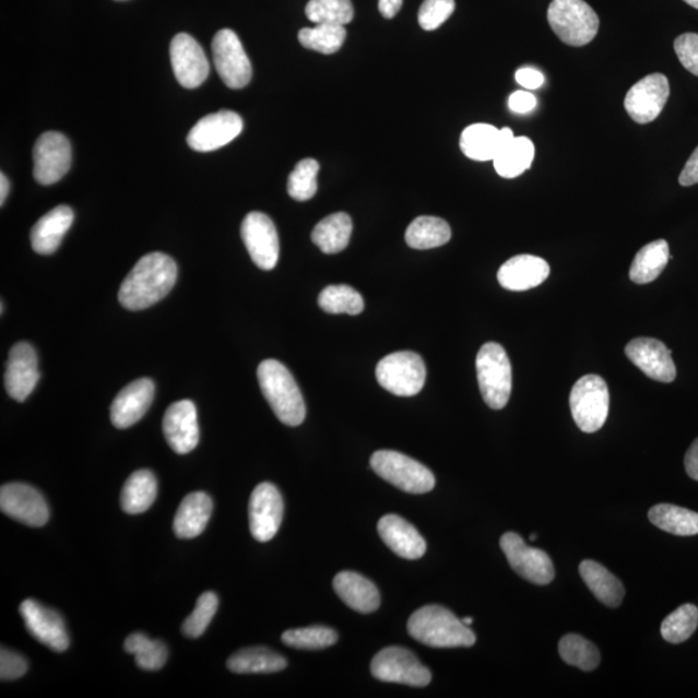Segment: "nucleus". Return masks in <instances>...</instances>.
Returning a JSON list of instances; mask_svg holds the SVG:
<instances>
[{"label":"nucleus","instance_id":"1","mask_svg":"<svg viewBox=\"0 0 698 698\" xmlns=\"http://www.w3.org/2000/svg\"><path fill=\"white\" fill-rule=\"evenodd\" d=\"M178 280V265L164 252L141 258L119 288V303L130 310H143L164 299Z\"/></svg>","mask_w":698,"mask_h":698},{"label":"nucleus","instance_id":"2","mask_svg":"<svg viewBox=\"0 0 698 698\" xmlns=\"http://www.w3.org/2000/svg\"><path fill=\"white\" fill-rule=\"evenodd\" d=\"M407 631L419 643L433 648L472 647L474 631L441 605H426L409 618Z\"/></svg>","mask_w":698,"mask_h":698},{"label":"nucleus","instance_id":"3","mask_svg":"<svg viewBox=\"0 0 698 698\" xmlns=\"http://www.w3.org/2000/svg\"><path fill=\"white\" fill-rule=\"evenodd\" d=\"M258 379L276 417L286 426H300L306 418L305 399L286 366L277 359H265L259 365Z\"/></svg>","mask_w":698,"mask_h":698},{"label":"nucleus","instance_id":"4","mask_svg":"<svg viewBox=\"0 0 698 698\" xmlns=\"http://www.w3.org/2000/svg\"><path fill=\"white\" fill-rule=\"evenodd\" d=\"M547 20L563 44L572 47L589 45L601 26L596 12L584 0H553Z\"/></svg>","mask_w":698,"mask_h":698},{"label":"nucleus","instance_id":"5","mask_svg":"<svg viewBox=\"0 0 698 698\" xmlns=\"http://www.w3.org/2000/svg\"><path fill=\"white\" fill-rule=\"evenodd\" d=\"M478 387L485 404L500 411L509 403L512 390V368L502 345H483L476 357Z\"/></svg>","mask_w":698,"mask_h":698},{"label":"nucleus","instance_id":"6","mask_svg":"<svg viewBox=\"0 0 698 698\" xmlns=\"http://www.w3.org/2000/svg\"><path fill=\"white\" fill-rule=\"evenodd\" d=\"M370 464L383 481L411 495H425L435 488L433 472L399 451L378 450L372 454Z\"/></svg>","mask_w":698,"mask_h":698},{"label":"nucleus","instance_id":"7","mask_svg":"<svg viewBox=\"0 0 698 698\" xmlns=\"http://www.w3.org/2000/svg\"><path fill=\"white\" fill-rule=\"evenodd\" d=\"M570 411L578 428L594 434L604 426L610 413V390L599 376L578 379L570 392Z\"/></svg>","mask_w":698,"mask_h":698},{"label":"nucleus","instance_id":"8","mask_svg":"<svg viewBox=\"0 0 698 698\" xmlns=\"http://www.w3.org/2000/svg\"><path fill=\"white\" fill-rule=\"evenodd\" d=\"M426 374V365L415 352H394L377 365L379 385L401 398L418 394L425 386Z\"/></svg>","mask_w":698,"mask_h":698},{"label":"nucleus","instance_id":"9","mask_svg":"<svg viewBox=\"0 0 698 698\" xmlns=\"http://www.w3.org/2000/svg\"><path fill=\"white\" fill-rule=\"evenodd\" d=\"M371 674L380 682L405 684L411 687H426L433 674L422 664L417 655L403 647H387L371 661Z\"/></svg>","mask_w":698,"mask_h":698},{"label":"nucleus","instance_id":"10","mask_svg":"<svg viewBox=\"0 0 698 698\" xmlns=\"http://www.w3.org/2000/svg\"><path fill=\"white\" fill-rule=\"evenodd\" d=\"M213 55L215 68L225 86L233 90L248 86L252 67L235 32L223 29L216 33L213 39Z\"/></svg>","mask_w":698,"mask_h":698},{"label":"nucleus","instance_id":"11","mask_svg":"<svg viewBox=\"0 0 698 698\" xmlns=\"http://www.w3.org/2000/svg\"><path fill=\"white\" fill-rule=\"evenodd\" d=\"M500 548L511 568L524 580L534 584H548L555 577L549 556L540 548L529 547L519 534L509 532L500 539Z\"/></svg>","mask_w":698,"mask_h":698},{"label":"nucleus","instance_id":"12","mask_svg":"<svg viewBox=\"0 0 698 698\" xmlns=\"http://www.w3.org/2000/svg\"><path fill=\"white\" fill-rule=\"evenodd\" d=\"M34 179L52 186L67 175L72 165V146L60 132L44 133L34 145Z\"/></svg>","mask_w":698,"mask_h":698},{"label":"nucleus","instance_id":"13","mask_svg":"<svg viewBox=\"0 0 698 698\" xmlns=\"http://www.w3.org/2000/svg\"><path fill=\"white\" fill-rule=\"evenodd\" d=\"M241 236L251 260L260 270L271 271L277 265L280 241L272 218L259 211L246 215Z\"/></svg>","mask_w":698,"mask_h":698},{"label":"nucleus","instance_id":"14","mask_svg":"<svg viewBox=\"0 0 698 698\" xmlns=\"http://www.w3.org/2000/svg\"><path fill=\"white\" fill-rule=\"evenodd\" d=\"M669 96L670 84L664 74L647 75L627 93L625 109L637 123H651L664 110Z\"/></svg>","mask_w":698,"mask_h":698},{"label":"nucleus","instance_id":"15","mask_svg":"<svg viewBox=\"0 0 698 698\" xmlns=\"http://www.w3.org/2000/svg\"><path fill=\"white\" fill-rule=\"evenodd\" d=\"M244 130L242 118L221 110L200 119L188 133V145L196 152H213L235 140Z\"/></svg>","mask_w":698,"mask_h":698},{"label":"nucleus","instance_id":"16","mask_svg":"<svg viewBox=\"0 0 698 698\" xmlns=\"http://www.w3.org/2000/svg\"><path fill=\"white\" fill-rule=\"evenodd\" d=\"M0 510L7 517L33 528L44 527L49 518L45 497L33 486L23 483L2 486L0 489Z\"/></svg>","mask_w":698,"mask_h":698},{"label":"nucleus","instance_id":"17","mask_svg":"<svg viewBox=\"0 0 698 698\" xmlns=\"http://www.w3.org/2000/svg\"><path fill=\"white\" fill-rule=\"evenodd\" d=\"M284 518V499L271 483H262L253 489L249 504L252 537L259 542L271 541L277 534Z\"/></svg>","mask_w":698,"mask_h":698},{"label":"nucleus","instance_id":"18","mask_svg":"<svg viewBox=\"0 0 698 698\" xmlns=\"http://www.w3.org/2000/svg\"><path fill=\"white\" fill-rule=\"evenodd\" d=\"M171 63L176 80L186 88H197L208 80L210 63L192 35H175L170 46Z\"/></svg>","mask_w":698,"mask_h":698},{"label":"nucleus","instance_id":"19","mask_svg":"<svg viewBox=\"0 0 698 698\" xmlns=\"http://www.w3.org/2000/svg\"><path fill=\"white\" fill-rule=\"evenodd\" d=\"M21 616L24 618L26 630L32 636L52 650L63 652L69 648V636L66 623L58 612L27 599L20 605Z\"/></svg>","mask_w":698,"mask_h":698},{"label":"nucleus","instance_id":"20","mask_svg":"<svg viewBox=\"0 0 698 698\" xmlns=\"http://www.w3.org/2000/svg\"><path fill=\"white\" fill-rule=\"evenodd\" d=\"M39 380L38 358L33 345L20 342L13 345L4 374L7 393L23 403L34 391Z\"/></svg>","mask_w":698,"mask_h":698},{"label":"nucleus","instance_id":"21","mask_svg":"<svg viewBox=\"0 0 698 698\" xmlns=\"http://www.w3.org/2000/svg\"><path fill=\"white\" fill-rule=\"evenodd\" d=\"M625 352L627 358L648 378L662 383L674 382L676 368L672 352L664 343L653 338H637L626 345Z\"/></svg>","mask_w":698,"mask_h":698},{"label":"nucleus","instance_id":"22","mask_svg":"<svg viewBox=\"0 0 698 698\" xmlns=\"http://www.w3.org/2000/svg\"><path fill=\"white\" fill-rule=\"evenodd\" d=\"M164 434L175 453L188 454L199 446V417L192 401H176L167 409L164 417Z\"/></svg>","mask_w":698,"mask_h":698},{"label":"nucleus","instance_id":"23","mask_svg":"<svg viewBox=\"0 0 698 698\" xmlns=\"http://www.w3.org/2000/svg\"><path fill=\"white\" fill-rule=\"evenodd\" d=\"M155 387L150 378L133 380L119 391L110 407V419L117 428H129L138 423L151 407Z\"/></svg>","mask_w":698,"mask_h":698},{"label":"nucleus","instance_id":"24","mask_svg":"<svg viewBox=\"0 0 698 698\" xmlns=\"http://www.w3.org/2000/svg\"><path fill=\"white\" fill-rule=\"evenodd\" d=\"M549 274V265L540 257L517 256L507 260L499 268V285L510 292H525L545 282Z\"/></svg>","mask_w":698,"mask_h":698},{"label":"nucleus","instance_id":"25","mask_svg":"<svg viewBox=\"0 0 698 698\" xmlns=\"http://www.w3.org/2000/svg\"><path fill=\"white\" fill-rule=\"evenodd\" d=\"M513 138L509 127L499 130L492 125L476 123L463 130L460 146L465 157L488 162L495 159L499 151Z\"/></svg>","mask_w":698,"mask_h":698},{"label":"nucleus","instance_id":"26","mask_svg":"<svg viewBox=\"0 0 698 698\" xmlns=\"http://www.w3.org/2000/svg\"><path fill=\"white\" fill-rule=\"evenodd\" d=\"M378 533L386 545L400 558L415 560L426 554V541L417 529L398 514H386L380 519Z\"/></svg>","mask_w":698,"mask_h":698},{"label":"nucleus","instance_id":"27","mask_svg":"<svg viewBox=\"0 0 698 698\" xmlns=\"http://www.w3.org/2000/svg\"><path fill=\"white\" fill-rule=\"evenodd\" d=\"M73 222V210L66 204L49 211L35 223L32 229L33 250L40 256H51L60 248L62 238L66 237Z\"/></svg>","mask_w":698,"mask_h":698},{"label":"nucleus","instance_id":"28","mask_svg":"<svg viewBox=\"0 0 698 698\" xmlns=\"http://www.w3.org/2000/svg\"><path fill=\"white\" fill-rule=\"evenodd\" d=\"M211 513H213V500L203 492L190 493L179 506L175 514L174 532L176 537L190 540L199 537L206 529Z\"/></svg>","mask_w":698,"mask_h":698},{"label":"nucleus","instance_id":"29","mask_svg":"<svg viewBox=\"0 0 698 698\" xmlns=\"http://www.w3.org/2000/svg\"><path fill=\"white\" fill-rule=\"evenodd\" d=\"M336 595L359 613H372L379 608V590L368 578L356 572H341L336 575L333 582Z\"/></svg>","mask_w":698,"mask_h":698},{"label":"nucleus","instance_id":"30","mask_svg":"<svg viewBox=\"0 0 698 698\" xmlns=\"http://www.w3.org/2000/svg\"><path fill=\"white\" fill-rule=\"evenodd\" d=\"M580 573L584 583L599 602L617 608L625 596L624 584L615 575L594 560H584L580 566Z\"/></svg>","mask_w":698,"mask_h":698},{"label":"nucleus","instance_id":"31","mask_svg":"<svg viewBox=\"0 0 698 698\" xmlns=\"http://www.w3.org/2000/svg\"><path fill=\"white\" fill-rule=\"evenodd\" d=\"M287 666L284 655L264 647L245 648L230 655L227 667L236 674H271Z\"/></svg>","mask_w":698,"mask_h":698},{"label":"nucleus","instance_id":"32","mask_svg":"<svg viewBox=\"0 0 698 698\" xmlns=\"http://www.w3.org/2000/svg\"><path fill=\"white\" fill-rule=\"evenodd\" d=\"M158 484L153 472L140 470L127 478L121 495V506L125 512L131 514L143 513L151 509L157 498Z\"/></svg>","mask_w":698,"mask_h":698},{"label":"nucleus","instance_id":"33","mask_svg":"<svg viewBox=\"0 0 698 698\" xmlns=\"http://www.w3.org/2000/svg\"><path fill=\"white\" fill-rule=\"evenodd\" d=\"M352 229L354 225L348 214L329 215L316 225L312 241L323 253H338L347 248Z\"/></svg>","mask_w":698,"mask_h":698},{"label":"nucleus","instance_id":"34","mask_svg":"<svg viewBox=\"0 0 698 698\" xmlns=\"http://www.w3.org/2000/svg\"><path fill=\"white\" fill-rule=\"evenodd\" d=\"M534 144L531 139L513 138L499 151L493 159L496 171L506 179L518 178L532 166L534 159Z\"/></svg>","mask_w":698,"mask_h":698},{"label":"nucleus","instance_id":"35","mask_svg":"<svg viewBox=\"0 0 698 698\" xmlns=\"http://www.w3.org/2000/svg\"><path fill=\"white\" fill-rule=\"evenodd\" d=\"M670 260L669 244L665 239H658L644 246L630 267V279L638 285L653 282L664 272Z\"/></svg>","mask_w":698,"mask_h":698},{"label":"nucleus","instance_id":"36","mask_svg":"<svg viewBox=\"0 0 698 698\" xmlns=\"http://www.w3.org/2000/svg\"><path fill=\"white\" fill-rule=\"evenodd\" d=\"M451 229L443 218L419 216L406 229V244L415 250L440 248L450 241Z\"/></svg>","mask_w":698,"mask_h":698},{"label":"nucleus","instance_id":"37","mask_svg":"<svg viewBox=\"0 0 698 698\" xmlns=\"http://www.w3.org/2000/svg\"><path fill=\"white\" fill-rule=\"evenodd\" d=\"M651 523L667 533L688 537L698 534V513L674 505H655L648 512Z\"/></svg>","mask_w":698,"mask_h":698},{"label":"nucleus","instance_id":"38","mask_svg":"<svg viewBox=\"0 0 698 698\" xmlns=\"http://www.w3.org/2000/svg\"><path fill=\"white\" fill-rule=\"evenodd\" d=\"M125 651L135 655L137 664L147 672H155L165 666L168 651L159 640H151L144 634H131L125 641Z\"/></svg>","mask_w":698,"mask_h":698},{"label":"nucleus","instance_id":"39","mask_svg":"<svg viewBox=\"0 0 698 698\" xmlns=\"http://www.w3.org/2000/svg\"><path fill=\"white\" fill-rule=\"evenodd\" d=\"M347 32L342 25L320 24L299 32L300 45L323 55H333L342 48Z\"/></svg>","mask_w":698,"mask_h":698},{"label":"nucleus","instance_id":"40","mask_svg":"<svg viewBox=\"0 0 698 698\" xmlns=\"http://www.w3.org/2000/svg\"><path fill=\"white\" fill-rule=\"evenodd\" d=\"M559 653L564 662L583 672H591L601 664V653L588 639L568 634L559 643Z\"/></svg>","mask_w":698,"mask_h":698},{"label":"nucleus","instance_id":"41","mask_svg":"<svg viewBox=\"0 0 698 698\" xmlns=\"http://www.w3.org/2000/svg\"><path fill=\"white\" fill-rule=\"evenodd\" d=\"M319 306L331 315L347 313L356 316L364 310V299L354 287L348 285H331L321 292Z\"/></svg>","mask_w":698,"mask_h":698},{"label":"nucleus","instance_id":"42","mask_svg":"<svg viewBox=\"0 0 698 698\" xmlns=\"http://www.w3.org/2000/svg\"><path fill=\"white\" fill-rule=\"evenodd\" d=\"M306 15L316 25H348L355 11L351 0H310Z\"/></svg>","mask_w":698,"mask_h":698},{"label":"nucleus","instance_id":"43","mask_svg":"<svg viewBox=\"0 0 698 698\" xmlns=\"http://www.w3.org/2000/svg\"><path fill=\"white\" fill-rule=\"evenodd\" d=\"M698 626V608L684 604L669 615L661 625L662 638L669 643L679 644L694 636Z\"/></svg>","mask_w":698,"mask_h":698},{"label":"nucleus","instance_id":"44","mask_svg":"<svg viewBox=\"0 0 698 698\" xmlns=\"http://www.w3.org/2000/svg\"><path fill=\"white\" fill-rule=\"evenodd\" d=\"M282 641L296 650H323L336 643L338 634L327 626H309L285 631Z\"/></svg>","mask_w":698,"mask_h":698},{"label":"nucleus","instance_id":"45","mask_svg":"<svg viewBox=\"0 0 698 698\" xmlns=\"http://www.w3.org/2000/svg\"><path fill=\"white\" fill-rule=\"evenodd\" d=\"M320 165L313 158H306L295 166L294 171L288 176L287 192L292 199L305 202L313 199L317 192V175H319Z\"/></svg>","mask_w":698,"mask_h":698},{"label":"nucleus","instance_id":"46","mask_svg":"<svg viewBox=\"0 0 698 698\" xmlns=\"http://www.w3.org/2000/svg\"><path fill=\"white\" fill-rule=\"evenodd\" d=\"M218 606V599L213 591L204 592L197 601L196 608L186 623L182 624V632L188 638H199L206 631L213 620Z\"/></svg>","mask_w":698,"mask_h":698},{"label":"nucleus","instance_id":"47","mask_svg":"<svg viewBox=\"0 0 698 698\" xmlns=\"http://www.w3.org/2000/svg\"><path fill=\"white\" fill-rule=\"evenodd\" d=\"M454 10V0H425L419 9L418 23L427 32L439 29Z\"/></svg>","mask_w":698,"mask_h":698},{"label":"nucleus","instance_id":"48","mask_svg":"<svg viewBox=\"0 0 698 698\" xmlns=\"http://www.w3.org/2000/svg\"><path fill=\"white\" fill-rule=\"evenodd\" d=\"M676 56L689 73L698 76V34L686 33L674 42Z\"/></svg>","mask_w":698,"mask_h":698},{"label":"nucleus","instance_id":"49","mask_svg":"<svg viewBox=\"0 0 698 698\" xmlns=\"http://www.w3.org/2000/svg\"><path fill=\"white\" fill-rule=\"evenodd\" d=\"M27 662L23 655L5 650L0 652V678L2 681H15L26 673Z\"/></svg>","mask_w":698,"mask_h":698},{"label":"nucleus","instance_id":"50","mask_svg":"<svg viewBox=\"0 0 698 698\" xmlns=\"http://www.w3.org/2000/svg\"><path fill=\"white\" fill-rule=\"evenodd\" d=\"M509 107L513 113L527 115V113L537 107V98L531 93H527V91H517L509 98Z\"/></svg>","mask_w":698,"mask_h":698},{"label":"nucleus","instance_id":"51","mask_svg":"<svg viewBox=\"0 0 698 698\" xmlns=\"http://www.w3.org/2000/svg\"><path fill=\"white\" fill-rule=\"evenodd\" d=\"M514 78H517V82L521 87L529 90L540 88L543 82H545V76H543L540 70L533 68L519 69Z\"/></svg>","mask_w":698,"mask_h":698},{"label":"nucleus","instance_id":"52","mask_svg":"<svg viewBox=\"0 0 698 698\" xmlns=\"http://www.w3.org/2000/svg\"><path fill=\"white\" fill-rule=\"evenodd\" d=\"M679 185L682 187L698 185V146L693 155H690L686 166L683 168L679 176Z\"/></svg>","mask_w":698,"mask_h":698},{"label":"nucleus","instance_id":"53","mask_svg":"<svg viewBox=\"0 0 698 698\" xmlns=\"http://www.w3.org/2000/svg\"><path fill=\"white\" fill-rule=\"evenodd\" d=\"M684 465H686L688 476L698 482V439L688 449L686 458H684Z\"/></svg>","mask_w":698,"mask_h":698},{"label":"nucleus","instance_id":"54","mask_svg":"<svg viewBox=\"0 0 698 698\" xmlns=\"http://www.w3.org/2000/svg\"><path fill=\"white\" fill-rule=\"evenodd\" d=\"M403 7V0H379L378 9L386 19H393Z\"/></svg>","mask_w":698,"mask_h":698},{"label":"nucleus","instance_id":"55","mask_svg":"<svg viewBox=\"0 0 698 698\" xmlns=\"http://www.w3.org/2000/svg\"><path fill=\"white\" fill-rule=\"evenodd\" d=\"M10 192V181L4 174L0 175V204H4L7 196Z\"/></svg>","mask_w":698,"mask_h":698},{"label":"nucleus","instance_id":"56","mask_svg":"<svg viewBox=\"0 0 698 698\" xmlns=\"http://www.w3.org/2000/svg\"><path fill=\"white\" fill-rule=\"evenodd\" d=\"M684 2H686L690 7H694V9L698 10V0H684Z\"/></svg>","mask_w":698,"mask_h":698},{"label":"nucleus","instance_id":"57","mask_svg":"<svg viewBox=\"0 0 698 698\" xmlns=\"http://www.w3.org/2000/svg\"><path fill=\"white\" fill-rule=\"evenodd\" d=\"M464 625L471 626L472 623H474V619H472L471 617H465L462 619Z\"/></svg>","mask_w":698,"mask_h":698},{"label":"nucleus","instance_id":"58","mask_svg":"<svg viewBox=\"0 0 698 698\" xmlns=\"http://www.w3.org/2000/svg\"><path fill=\"white\" fill-rule=\"evenodd\" d=\"M535 539H537V534H534V533H533V534L531 535V541H535Z\"/></svg>","mask_w":698,"mask_h":698}]
</instances>
